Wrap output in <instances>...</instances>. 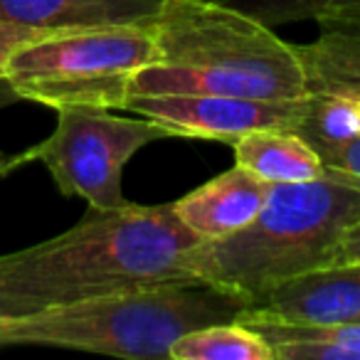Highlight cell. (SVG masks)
I'll use <instances>...</instances> for the list:
<instances>
[{"instance_id":"obj_1","label":"cell","mask_w":360,"mask_h":360,"mask_svg":"<svg viewBox=\"0 0 360 360\" xmlns=\"http://www.w3.org/2000/svg\"><path fill=\"white\" fill-rule=\"evenodd\" d=\"M198 242L173 202L89 207L72 230L0 257V319L188 279L183 257Z\"/></svg>"},{"instance_id":"obj_2","label":"cell","mask_w":360,"mask_h":360,"mask_svg":"<svg viewBox=\"0 0 360 360\" xmlns=\"http://www.w3.org/2000/svg\"><path fill=\"white\" fill-rule=\"evenodd\" d=\"M150 30L158 62L131 77V94H309L296 47L222 0H165Z\"/></svg>"},{"instance_id":"obj_3","label":"cell","mask_w":360,"mask_h":360,"mask_svg":"<svg viewBox=\"0 0 360 360\" xmlns=\"http://www.w3.org/2000/svg\"><path fill=\"white\" fill-rule=\"evenodd\" d=\"M358 217L360 188L323 168L314 180L271 186L250 225L198 242L183 269L257 306L281 281L333 264L340 237Z\"/></svg>"},{"instance_id":"obj_4","label":"cell","mask_w":360,"mask_h":360,"mask_svg":"<svg viewBox=\"0 0 360 360\" xmlns=\"http://www.w3.org/2000/svg\"><path fill=\"white\" fill-rule=\"evenodd\" d=\"M245 296L198 276L0 319V345H45L124 360L168 358L183 333L235 321Z\"/></svg>"},{"instance_id":"obj_5","label":"cell","mask_w":360,"mask_h":360,"mask_svg":"<svg viewBox=\"0 0 360 360\" xmlns=\"http://www.w3.org/2000/svg\"><path fill=\"white\" fill-rule=\"evenodd\" d=\"M158 62L150 27H91L45 32L8 57L3 79L18 99L50 109L101 106L124 109L131 77Z\"/></svg>"},{"instance_id":"obj_6","label":"cell","mask_w":360,"mask_h":360,"mask_svg":"<svg viewBox=\"0 0 360 360\" xmlns=\"http://www.w3.org/2000/svg\"><path fill=\"white\" fill-rule=\"evenodd\" d=\"M175 139L150 119L114 116L101 106H62L52 136L32 148V158L50 170L62 195H77L96 210L126 205L124 168L143 146Z\"/></svg>"},{"instance_id":"obj_7","label":"cell","mask_w":360,"mask_h":360,"mask_svg":"<svg viewBox=\"0 0 360 360\" xmlns=\"http://www.w3.org/2000/svg\"><path fill=\"white\" fill-rule=\"evenodd\" d=\"M306 96L255 99L225 94H129L124 109L168 126L175 136L232 143L252 131H296L306 114Z\"/></svg>"},{"instance_id":"obj_8","label":"cell","mask_w":360,"mask_h":360,"mask_svg":"<svg viewBox=\"0 0 360 360\" xmlns=\"http://www.w3.org/2000/svg\"><path fill=\"white\" fill-rule=\"evenodd\" d=\"M252 309L304 326L360 321V264H330L281 281Z\"/></svg>"},{"instance_id":"obj_9","label":"cell","mask_w":360,"mask_h":360,"mask_svg":"<svg viewBox=\"0 0 360 360\" xmlns=\"http://www.w3.org/2000/svg\"><path fill=\"white\" fill-rule=\"evenodd\" d=\"M269 183L255 173L235 165L175 200L173 207L178 220L200 240H220L255 220L269 195Z\"/></svg>"},{"instance_id":"obj_10","label":"cell","mask_w":360,"mask_h":360,"mask_svg":"<svg viewBox=\"0 0 360 360\" xmlns=\"http://www.w3.org/2000/svg\"><path fill=\"white\" fill-rule=\"evenodd\" d=\"M165 0H0V20L45 32L150 27Z\"/></svg>"},{"instance_id":"obj_11","label":"cell","mask_w":360,"mask_h":360,"mask_svg":"<svg viewBox=\"0 0 360 360\" xmlns=\"http://www.w3.org/2000/svg\"><path fill=\"white\" fill-rule=\"evenodd\" d=\"M235 165L255 173L269 186L304 183L323 175L316 148L296 131H252L232 141Z\"/></svg>"},{"instance_id":"obj_12","label":"cell","mask_w":360,"mask_h":360,"mask_svg":"<svg viewBox=\"0 0 360 360\" xmlns=\"http://www.w3.org/2000/svg\"><path fill=\"white\" fill-rule=\"evenodd\" d=\"M309 94L350 96L360 101V35L323 30L311 45L296 47Z\"/></svg>"},{"instance_id":"obj_13","label":"cell","mask_w":360,"mask_h":360,"mask_svg":"<svg viewBox=\"0 0 360 360\" xmlns=\"http://www.w3.org/2000/svg\"><path fill=\"white\" fill-rule=\"evenodd\" d=\"M170 360H274L271 345L240 321L210 323L183 333L170 345Z\"/></svg>"},{"instance_id":"obj_14","label":"cell","mask_w":360,"mask_h":360,"mask_svg":"<svg viewBox=\"0 0 360 360\" xmlns=\"http://www.w3.org/2000/svg\"><path fill=\"white\" fill-rule=\"evenodd\" d=\"M296 134L311 146L345 141L360 134V101L350 96L309 94L306 114L296 126Z\"/></svg>"},{"instance_id":"obj_15","label":"cell","mask_w":360,"mask_h":360,"mask_svg":"<svg viewBox=\"0 0 360 360\" xmlns=\"http://www.w3.org/2000/svg\"><path fill=\"white\" fill-rule=\"evenodd\" d=\"M235 321L250 326L252 330L262 335L269 345L284 343V340H330V343L345 345L355 360H360V321L353 323H333V326H304V323H286L264 316L257 309H245Z\"/></svg>"},{"instance_id":"obj_16","label":"cell","mask_w":360,"mask_h":360,"mask_svg":"<svg viewBox=\"0 0 360 360\" xmlns=\"http://www.w3.org/2000/svg\"><path fill=\"white\" fill-rule=\"evenodd\" d=\"M227 6L257 18L264 25H286V22L314 20L321 0H222Z\"/></svg>"},{"instance_id":"obj_17","label":"cell","mask_w":360,"mask_h":360,"mask_svg":"<svg viewBox=\"0 0 360 360\" xmlns=\"http://www.w3.org/2000/svg\"><path fill=\"white\" fill-rule=\"evenodd\" d=\"M326 170L340 175L343 180L360 188V134L345 141L314 146Z\"/></svg>"},{"instance_id":"obj_18","label":"cell","mask_w":360,"mask_h":360,"mask_svg":"<svg viewBox=\"0 0 360 360\" xmlns=\"http://www.w3.org/2000/svg\"><path fill=\"white\" fill-rule=\"evenodd\" d=\"M314 20L321 30L360 35V0H321Z\"/></svg>"},{"instance_id":"obj_19","label":"cell","mask_w":360,"mask_h":360,"mask_svg":"<svg viewBox=\"0 0 360 360\" xmlns=\"http://www.w3.org/2000/svg\"><path fill=\"white\" fill-rule=\"evenodd\" d=\"M40 35H45V30H32V27L11 25V22L0 20V79H3V72H6L8 57L20 45L35 40V37H40Z\"/></svg>"},{"instance_id":"obj_20","label":"cell","mask_w":360,"mask_h":360,"mask_svg":"<svg viewBox=\"0 0 360 360\" xmlns=\"http://www.w3.org/2000/svg\"><path fill=\"white\" fill-rule=\"evenodd\" d=\"M333 264H360V217L340 237L333 255Z\"/></svg>"},{"instance_id":"obj_21","label":"cell","mask_w":360,"mask_h":360,"mask_svg":"<svg viewBox=\"0 0 360 360\" xmlns=\"http://www.w3.org/2000/svg\"><path fill=\"white\" fill-rule=\"evenodd\" d=\"M30 160H35L32 158V148L25 150V153H3V150H0V178L13 173V170L22 168V165L30 163Z\"/></svg>"},{"instance_id":"obj_22","label":"cell","mask_w":360,"mask_h":360,"mask_svg":"<svg viewBox=\"0 0 360 360\" xmlns=\"http://www.w3.org/2000/svg\"><path fill=\"white\" fill-rule=\"evenodd\" d=\"M18 96H15V91L8 86V82L6 79H0V106H6V104H11V101H15Z\"/></svg>"}]
</instances>
